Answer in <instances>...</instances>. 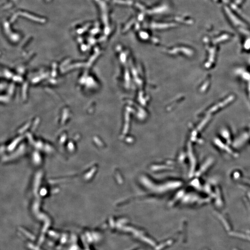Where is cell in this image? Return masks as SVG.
I'll list each match as a JSON object with an SVG mask.
<instances>
[{
    "mask_svg": "<svg viewBox=\"0 0 250 250\" xmlns=\"http://www.w3.org/2000/svg\"><path fill=\"white\" fill-rule=\"evenodd\" d=\"M173 26V24H163V25H161V24H154L153 25V27H156V28H166V27H170V26Z\"/></svg>",
    "mask_w": 250,
    "mask_h": 250,
    "instance_id": "2",
    "label": "cell"
},
{
    "mask_svg": "<svg viewBox=\"0 0 250 250\" xmlns=\"http://www.w3.org/2000/svg\"><path fill=\"white\" fill-rule=\"evenodd\" d=\"M229 234L233 236H236L238 237L239 238H242V239H245L248 240H250V236L248 235H245L244 234H243L241 233H234V232H231L229 233Z\"/></svg>",
    "mask_w": 250,
    "mask_h": 250,
    "instance_id": "1",
    "label": "cell"
}]
</instances>
